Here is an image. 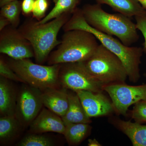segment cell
<instances>
[{"mask_svg":"<svg viewBox=\"0 0 146 146\" xmlns=\"http://www.w3.org/2000/svg\"><path fill=\"white\" fill-rule=\"evenodd\" d=\"M62 29L64 32L79 29L91 32L100 44L119 58L126 70L129 81L136 83L140 79V65L144 52L141 47L125 46L111 35L94 29L85 21L81 9H76L74 11Z\"/></svg>","mask_w":146,"mask_h":146,"instance_id":"1","label":"cell"},{"mask_svg":"<svg viewBox=\"0 0 146 146\" xmlns=\"http://www.w3.org/2000/svg\"><path fill=\"white\" fill-rule=\"evenodd\" d=\"M72 15L64 13L43 24L32 18L28 19L18 28L20 33L32 46L36 63H44L52 50L60 44L61 40L57 39L58 34Z\"/></svg>","mask_w":146,"mask_h":146,"instance_id":"2","label":"cell"},{"mask_svg":"<svg viewBox=\"0 0 146 146\" xmlns=\"http://www.w3.org/2000/svg\"><path fill=\"white\" fill-rule=\"evenodd\" d=\"M81 11L87 23L99 31L117 36L125 46H131L139 39L136 24L121 13H108L98 4L84 6Z\"/></svg>","mask_w":146,"mask_h":146,"instance_id":"3","label":"cell"},{"mask_svg":"<svg viewBox=\"0 0 146 146\" xmlns=\"http://www.w3.org/2000/svg\"><path fill=\"white\" fill-rule=\"evenodd\" d=\"M91 32L79 29L65 31L57 49L48 57L49 65L81 62L91 57L99 44Z\"/></svg>","mask_w":146,"mask_h":146,"instance_id":"4","label":"cell"},{"mask_svg":"<svg viewBox=\"0 0 146 146\" xmlns=\"http://www.w3.org/2000/svg\"><path fill=\"white\" fill-rule=\"evenodd\" d=\"M80 63L92 76L104 85L125 83L128 78L119 58L101 44L91 57Z\"/></svg>","mask_w":146,"mask_h":146,"instance_id":"5","label":"cell"},{"mask_svg":"<svg viewBox=\"0 0 146 146\" xmlns=\"http://www.w3.org/2000/svg\"><path fill=\"white\" fill-rule=\"evenodd\" d=\"M7 62L24 83L41 91L58 88L60 85L59 75L61 64L46 66L35 63L29 58H11Z\"/></svg>","mask_w":146,"mask_h":146,"instance_id":"6","label":"cell"},{"mask_svg":"<svg viewBox=\"0 0 146 146\" xmlns=\"http://www.w3.org/2000/svg\"><path fill=\"white\" fill-rule=\"evenodd\" d=\"M59 79L64 89L76 91H103L104 84L92 76L80 62L61 64Z\"/></svg>","mask_w":146,"mask_h":146,"instance_id":"7","label":"cell"},{"mask_svg":"<svg viewBox=\"0 0 146 146\" xmlns=\"http://www.w3.org/2000/svg\"><path fill=\"white\" fill-rule=\"evenodd\" d=\"M103 89L109 95L118 115L126 116L131 106L146 99V84L138 86L115 84L104 85Z\"/></svg>","mask_w":146,"mask_h":146,"instance_id":"8","label":"cell"},{"mask_svg":"<svg viewBox=\"0 0 146 146\" xmlns=\"http://www.w3.org/2000/svg\"><path fill=\"white\" fill-rule=\"evenodd\" d=\"M42 93L40 89L27 84L17 94L15 116L23 128L30 126L41 111Z\"/></svg>","mask_w":146,"mask_h":146,"instance_id":"9","label":"cell"},{"mask_svg":"<svg viewBox=\"0 0 146 146\" xmlns=\"http://www.w3.org/2000/svg\"><path fill=\"white\" fill-rule=\"evenodd\" d=\"M0 52L16 60L34 57L31 43L17 28L9 25L0 33Z\"/></svg>","mask_w":146,"mask_h":146,"instance_id":"10","label":"cell"},{"mask_svg":"<svg viewBox=\"0 0 146 146\" xmlns=\"http://www.w3.org/2000/svg\"><path fill=\"white\" fill-rule=\"evenodd\" d=\"M75 92L78 96L89 117L107 116L115 112L112 102H110L102 92L94 93L84 90Z\"/></svg>","mask_w":146,"mask_h":146,"instance_id":"11","label":"cell"},{"mask_svg":"<svg viewBox=\"0 0 146 146\" xmlns=\"http://www.w3.org/2000/svg\"><path fill=\"white\" fill-rule=\"evenodd\" d=\"M29 127L31 133H36L53 132L63 135L65 129L62 118L45 108L40 111Z\"/></svg>","mask_w":146,"mask_h":146,"instance_id":"12","label":"cell"},{"mask_svg":"<svg viewBox=\"0 0 146 146\" xmlns=\"http://www.w3.org/2000/svg\"><path fill=\"white\" fill-rule=\"evenodd\" d=\"M42 91L43 105L61 118L64 117L69 107L67 89L60 90L58 88H53Z\"/></svg>","mask_w":146,"mask_h":146,"instance_id":"13","label":"cell"},{"mask_svg":"<svg viewBox=\"0 0 146 146\" xmlns=\"http://www.w3.org/2000/svg\"><path fill=\"white\" fill-rule=\"evenodd\" d=\"M110 122L128 137L132 145L146 146V125L115 117L112 118Z\"/></svg>","mask_w":146,"mask_h":146,"instance_id":"14","label":"cell"},{"mask_svg":"<svg viewBox=\"0 0 146 146\" xmlns=\"http://www.w3.org/2000/svg\"><path fill=\"white\" fill-rule=\"evenodd\" d=\"M9 80L0 77V113L1 116L15 115L17 94Z\"/></svg>","mask_w":146,"mask_h":146,"instance_id":"15","label":"cell"},{"mask_svg":"<svg viewBox=\"0 0 146 146\" xmlns=\"http://www.w3.org/2000/svg\"><path fill=\"white\" fill-rule=\"evenodd\" d=\"M68 92L69 107L65 116L62 117L65 125L70 123H91L90 117L86 114L77 94L75 91Z\"/></svg>","mask_w":146,"mask_h":146,"instance_id":"16","label":"cell"},{"mask_svg":"<svg viewBox=\"0 0 146 146\" xmlns=\"http://www.w3.org/2000/svg\"><path fill=\"white\" fill-rule=\"evenodd\" d=\"M109 6L115 11L128 17L146 14V10L137 0H95Z\"/></svg>","mask_w":146,"mask_h":146,"instance_id":"17","label":"cell"},{"mask_svg":"<svg viewBox=\"0 0 146 146\" xmlns=\"http://www.w3.org/2000/svg\"><path fill=\"white\" fill-rule=\"evenodd\" d=\"M22 125L16 116H1L0 118V141L1 144L10 143L18 136Z\"/></svg>","mask_w":146,"mask_h":146,"instance_id":"18","label":"cell"},{"mask_svg":"<svg viewBox=\"0 0 146 146\" xmlns=\"http://www.w3.org/2000/svg\"><path fill=\"white\" fill-rule=\"evenodd\" d=\"M64 135L69 145H80L89 135L91 127L89 124L70 123L65 125Z\"/></svg>","mask_w":146,"mask_h":146,"instance_id":"19","label":"cell"},{"mask_svg":"<svg viewBox=\"0 0 146 146\" xmlns=\"http://www.w3.org/2000/svg\"><path fill=\"white\" fill-rule=\"evenodd\" d=\"M78 2V0H55L54 6L51 11L42 20L37 21L39 23H45L64 13L72 14Z\"/></svg>","mask_w":146,"mask_h":146,"instance_id":"20","label":"cell"},{"mask_svg":"<svg viewBox=\"0 0 146 146\" xmlns=\"http://www.w3.org/2000/svg\"><path fill=\"white\" fill-rule=\"evenodd\" d=\"M22 9V2L14 0L1 7L0 15L8 19L11 25L17 28L20 23V14Z\"/></svg>","mask_w":146,"mask_h":146,"instance_id":"21","label":"cell"},{"mask_svg":"<svg viewBox=\"0 0 146 146\" xmlns=\"http://www.w3.org/2000/svg\"><path fill=\"white\" fill-rule=\"evenodd\" d=\"M54 145L50 138L41 133H31L25 136L17 144L20 146H52Z\"/></svg>","mask_w":146,"mask_h":146,"instance_id":"22","label":"cell"},{"mask_svg":"<svg viewBox=\"0 0 146 146\" xmlns=\"http://www.w3.org/2000/svg\"><path fill=\"white\" fill-rule=\"evenodd\" d=\"M132 119L139 123H146V100H142L134 104L131 111Z\"/></svg>","mask_w":146,"mask_h":146,"instance_id":"23","label":"cell"},{"mask_svg":"<svg viewBox=\"0 0 146 146\" xmlns=\"http://www.w3.org/2000/svg\"><path fill=\"white\" fill-rule=\"evenodd\" d=\"M0 75L9 80L24 83L23 80L12 70L7 62L1 57L0 59Z\"/></svg>","mask_w":146,"mask_h":146,"instance_id":"24","label":"cell"},{"mask_svg":"<svg viewBox=\"0 0 146 146\" xmlns=\"http://www.w3.org/2000/svg\"><path fill=\"white\" fill-rule=\"evenodd\" d=\"M48 5V0H35L32 11L33 18L38 21L43 19L45 17Z\"/></svg>","mask_w":146,"mask_h":146,"instance_id":"25","label":"cell"},{"mask_svg":"<svg viewBox=\"0 0 146 146\" xmlns=\"http://www.w3.org/2000/svg\"><path fill=\"white\" fill-rule=\"evenodd\" d=\"M134 17L136 21V28L141 32L145 39L143 50L146 52V13Z\"/></svg>","mask_w":146,"mask_h":146,"instance_id":"26","label":"cell"},{"mask_svg":"<svg viewBox=\"0 0 146 146\" xmlns=\"http://www.w3.org/2000/svg\"><path fill=\"white\" fill-rule=\"evenodd\" d=\"M35 0H23L22 2V12L24 14L29 15L32 13Z\"/></svg>","mask_w":146,"mask_h":146,"instance_id":"27","label":"cell"},{"mask_svg":"<svg viewBox=\"0 0 146 146\" xmlns=\"http://www.w3.org/2000/svg\"><path fill=\"white\" fill-rule=\"evenodd\" d=\"M10 23L8 19L1 16L0 17V31H1L6 27L10 25Z\"/></svg>","mask_w":146,"mask_h":146,"instance_id":"28","label":"cell"},{"mask_svg":"<svg viewBox=\"0 0 146 146\" xmlns=\"http://www.w3.org/2000/svg\"><path fill=\"white\" fill-rule=\"evenodd\" d=\"M88 146H102L101 144L96 139H89L88 140Z\"/></svg>","mask_w":146,"mask_h":146,"instance_id":"29","label":"cell"},{"mask_svg":"<svg viewBox=\"0 0 146 146\" xmlns=\"http://www.w3.org/2000/svg\"><path fill=\"white\" fill-rule=\"evenodd\" d=\"M13 1L14 0H0V7H1L7 3Z\"/></svg>","mask_w":146,"mask_h":146,"instance_id":"30","label":"cell"},{"mask_svg":"<svg viewBox=\"0 0 146 146\" xmlns=\"http://www.w3.org/2000/svg\"><path fill=\"white\" fill-rule=\"evenodd\" d=\"M139 2L146 10V0H142V1H139Z\"/></svg>","mask_w":146,"mask_h":146,"instance_id":"31","label":"cell"},{"mask_svg":"<svg viewBox=\"0 0 146 146\" xmlns=\"http://www.w3.org/2000/svg\"><path fill=\"white\" fill-rule=\"evenodd\" d=\"M144 76L146 78V73H145V74H144Z\"/></svg>","mask_w":146,"mask_h":146,"instance_id":"32","label":"cell"},{"mask_svg":"<svg viewBox=\"0 0 146 146\" xmlns=\"http://www.w3.org/2000/svg\"><path fill=\"white\" fill-rule=\"evenodd\" d=\"M145 100H146V99H145Z\"/></svg>","mask_w":146,"mask_h":146,"instance_id":"33","label":"cell"}]
</instances>
